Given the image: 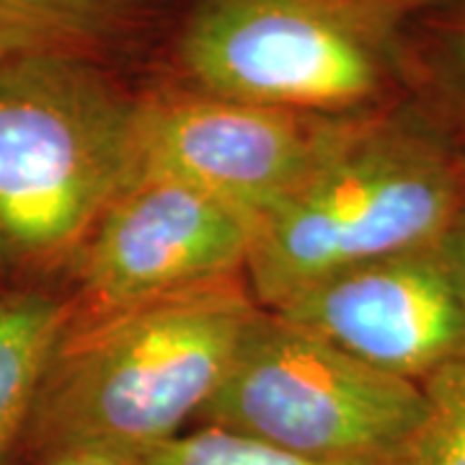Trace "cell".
Listing matches in <instances>:
<instances>
[{
	"label": "cell",
	"instance_id": "1",
	"mask_svg": "<svg viewBox=\"0 0 465 465\" xmlns=\"http://www.w3.org/2000/svg\"><path fill=\"white\" fill-rule=\"evenodd\" d=\"M262 311L235 274L73 323L24 448L34 463L73 448L140 460L200 419Z\"/></svg>",
	"mask_w": 465,
	"mask_h": 465
},
{
	"label": "cell",
	"instance_id": "2",
	"mask_svg": "<svg viewBox=\"0 0 465 465\" xmlns=\"http://www.w3.org/2000/svg\"><path fill=\"white\" fill-rule=\"evenodd\" d=\"M463 189L465 171L424 124L365 114L259 223L246 262L251 295L277 311L336 272L434 246Z\"/></svg>",
	"mask_w": 465,
	"mask_h": 465
},
{
	"label": "cell",
	"instance_id": "3",
	"mask_svg": "<svg viewBox=\"0 0 465 465\" xmlns=\"http://www.w3.org/2000/svg\"><path fill=\"white\" fill-rule=\"evenodd\" d=\"M137 101L84 52L0 60V269L81 251L133 176Z\"/></svg>",
	"mask_w": 465,
	"mask_h": 465
},
{
	"label": "cell",
	"instance_id": "4",
	"mask_svg": "<svg viewBox=\"0 0 465 465\" xmlns=\"http://www.w3.org/2000/svg\"><path fill=\"white\" fill-rule=\"evenodd\" d=\"M378 0H197L179 60L197 91L305 114H354L396 67Z\"/></svg>",
	"mask_w": 465,
	"mask_h": 465
},
{
	"label": "cell",
	"instance_id": "5",
	"mask_svg": "<svg viewBox=\"0 0 465 465\" xmlns=\"http://www.w3.org/2000/svg\"><path fill=\"white\" fill-rule=\"evenodd\" d=\"M424 406L421 382L365 365L262 311L200 427L313 463L382 465Z\"/></svg>",
	"mask_w": 465,
	"mask_h": 465
},
{
	"label": "cell",
	"instance_id": "6",
	"mask_svg": "<svg viewBox=\"0 0 465 465\" xmlns=\"http://www.w3.org/2000/svg\"><path fill=\"white\" fill-rule=\"evenodd\" d=\"M365 114H305L204 91L137 101L133 176L197 186L259 223Z\"/></svg>",
	"mask_w": 465,
	"mask_h": 465
},
{
	"label": "cell",
	"instance_id": "7",
	"mask_svg": "<svg viewBox=\"0 0 465 465\" xmlns=\"http://www.w3.org/2000/svg\"><path fill=\"white\" fill-rule=\"evenodd\" d=\"M259 220L197 186L134 176L81 249L75 323L246 272Z\"/></svg>",
	"mask_w": 465,
	"mask_h": 465
},
{
	"label": "cell",
	"instance_id": "8",
	"mask_svg": "<svg viewBox=\"0 0 465 465\" xmlns=\"http://www.w3.org/2000/svg\"><path fill=\"white\" fill-rule=\"evenodd\" d=\"M269 313L406 381L465 357V300L445 241L336 272Z\"/></svg>",
	"mask_w": 465,
	"mask_h": 465
},
{
	"label": "cell",
	"instance_id": "9",
	"mask_svg": "<svg viewBox=\"0 0 465 465\" xmlns=\"http://www.w3.org/2000/svg\"><path fill=\"white\" fill-rule=\"evenodd\" d=\"M75 323V305L45 292L0 298V465L11 460L32 424L54 357Z\"/></svg>",
	"mask_w": 465,
	"mask_h": 465
},
{
	"label": "cell",
	"instance_id": "10",
	"mask_svg": "<svg viewBox=\"0 0 465 465\" xmlns=\"http://www.w3.org/2000/svg\"><path fill=\"white\" fill-rule=\"evenodd\" d=\"M140 0H0V60L26 52H84Z\"/></svg>",
	"mask_w": 465,
	"mask_h": 465
},
{
	"label": "cell",
	"instance_id": "11",
	"mask_svg": "<svg viewBox=\"0 0 465 465\" xmlns=\"http://www.w3.org/2000/svg\"><path fill=\"white\" fill-rule=\"evenodd\" d=\"M424 414L382 465H465V357L432 372Z\"/></svg>",
	"mask_w": 465,
	"mask_h": 465
},
{
	"label": "cell",
	"instance_id": "12",
	"mask_svg": "<svg viewBox=\"0 0 465 465\" xmlns=\"http://www.w3.org/2000/svg\"><path fill=\"white\" fill-rule=\"evenodd\" d=\"M140 465H329L295 458L215 427L182 432L158 448L148 450Z\"/></svg>",
	"mask_w": 465,
	"mask_h": 465
},
{
	"label": "cell",
	"instance_id": "13",
	"mask_svg": "<svg viewBox=\"0 0 465 465\" xmlns=\"http://www.w3.org/2000/svg\"><path fill=\"white\" fill-rule=\"evenodd\" d=\"M440 57L450 81L465 96V16L452 18L440 32Z\"/></svg>",
	"mask_w": 465,
	"mask_h": 465
},
{
	"label": "cell",
	"instance_id": "14",
	"mask_svg": "<svg viewBox=\"0 0 465 465\" xmlns=\"http://www.w3.org/2000/svg\"><path fill=\"white\" fill-rule=\"evenodd\" d=\"M34 465H140V460L119 455V452H106V450L73 448L52 452V455L36 460Z\"/></svg>",
	"mask_w": 465,
	"mask_h": 465
},
{
	"label": "cell",
	"instance_id": "15",
	"mask_svg": "<svg viewBox=\"0 0 465 465\" xmlns=\"http://www.w3.org/2000/svg\"><path fill=\"white\" fill-rule=\"evenodd\" d=\"M445 249H448L450 262H452V269H455V277L460 282V292H463L465 300V189L458 215L452 220L448 235H445Z\"/></svg>",
	"mask_w": 465,
	"mask_h": 465
},
{
	"label": "cell",
	"instance_id": "16",
	"mask_svg": "<svg viewBox=\"0 0 465 465\" xmlns=\"http://www.w3.org/2000/svg\"><path fill=\"white\" fill-rule=\"evenodd\" d=\"M378 3H382V5H388V8H393V11H396V5H399L401 0H378Z\"/></svg>",
	"mask_w": 465,
	"mask_h": 465
}]
</instances>
